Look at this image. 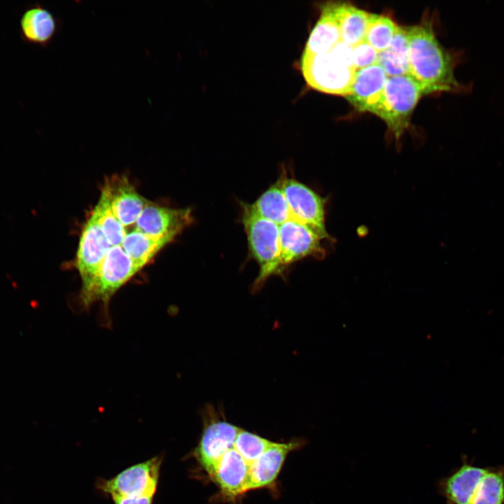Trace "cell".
<instances>
[{
	"instance_id": "cell-1",
	"label": "cell",
	"mask_w": 504,
	"mask_h": 504,
	"mask_svg": "<svg viewBox=\"0 0 504 504\" xmlns=\"http://www.w3.org/2000/svg\"><path fill=\"white\" fill-rule=\"evenodd\" d=\"M409 45V75L423 94L437 92H468L471 84L458 82L454 69L463 52L445 49L429 24L405 28Z\"/></svg>"
},
{
	"instance_id": "cell-2",
	"label": "cell",
	"mask_w": 504,
	"mask_h": 504,
	"mask_svg": "<svg viewBox=\"0 0 504 504\" xmlns=\"http://www.w3.org/2000/svg\"><path fill=\"white\" fill-rule=\"evenodd\" d=\"M421 95V88L410 75L388 77L383 90L368 104L365 112L382 119L398 139L408 128Z\"/></svg>"
},
{
	"instance_id": "cell-3",
	"label": "cell",
	"mask_w": 504,
	"mask_h": 504,
	"mask_svg": "<svg viewBox=\"0 0 504 504\" xmlns=\"http://www.w3.org/2000/svg\"><path fill=\"white\" fill-rule=\"evenodd\" d=\"M241 222L246 234L250 253L259 266L252 284V292L259 291L269 277L280 275L279 225L255 214L250 204H243Z\"/></svg>"
},
{
	"instance_id": "cell-4",
	"label": "cell",
	"mask_w": 504,
	"mask_h": 504,
	"mask_svg": "<svg viewBox=\"0 0 504 504\" xmlns=\"http://www.w3.org/2000/svg\"><path fill=\"white\" fill-rule=\"evenodd\" d=\"M202 433L192 452L195 461L212 479L223 456L233 448L240 428L228 422L220 410L206 404L202 410Z\"/></svg>"
},
{
	"instance_id": "cell-5",
	"label": "cell",
	"mask_w": 504,
	"mask_h": 504,
	"mask_svg": "<svg viewBox=\"0 0 504 504\" xmlns=\"http://www.w3.org/2000/svg\"><path fill=\"white\" fill-rule=\"evenodd\" d=\"M300 67L307 84L312 89L334 95L350 94L356 70L332 52L302 53Z\"/></svg>"
},
{
	"instance_id": "cell-6",
	"label": "cell",
	"mask_w": 504,
	"mask_h": 504,
	"mask_svg": "<svg viewBox=\"0 0 504 504\" xmlns=\"http://www.w3.org/2000/svg\"><path fill=\"white\" fill-rule=\"evenodd\" d=\"M142 268L128 256L121 245L111 246L90 286L81 290L85 307L101 302L106 305L115 293Z\"/></svg>"
},
{
	"instance_id": "cell-7",
	"label": "cell",
	"mask_w": 504,
	"mask_h": 504,
	"mask_svg": "<svg viewBox=\"0 0 504 504\" xmlns=\"http://www.w3.org/2000/svg\"><path fill=\"white\" fill-rule=\"evenodd\" d=\"M161 456L132 465L110 479H99L96 486L111 497L154 496L156 493Z\"/></svg>"
},
{
	"instance_id": "cell-8",
	"label": "cell",
	"mask_w": 504,
	"mask_h": 504,
	"mask_svg": "<svg viewBox=\"0 0 504 504\" xmlns=\"http://www.w3.org/2000/svg\"><path fill=\"white\" fill-rule=\"evenodd\" d=\"M280 275L293 262L307 257L323 258L322 241L328 238L301 222L290 219L279 225Z\"/></svg>"
},
{
	"instance_id": "cell-9",
	"label": "cell",
	"mask_w": 504,
	"mask_h": 504,
	"mask_svg": "<svg viewBox=\"0 0 504 504\" xmlns=\"http://www.w3.org/2000/svg\"><path fill=\"white\" fill-rule=\"evenodd\" d=\"M279 181L293 215L300 222L330 239L326 228V200L294 178L285 176Z\"/></svg>"
},
{
	"instance_id": "cell-10",
	"label": "cell",
	"mask_w": 504,
	"mask_h": 504,
	"mask_svg": "<svg viewBox=\"0 0 504 504\" xmlns=\"http://www.w3.org/2000/svg\"><path fill=\"white\" fill-rule=\"evenodd\" d=\"M192 221L190 208L160 206L150 202L143 209L134 230L156 237L172 240Z\"/></svg>"
},
{
	"instance_id": "cell-11",
	"label": "cell",
	"mask_w": 504,
	"mask_h": 504,
	"mask_svg": "<svg viewBox=\"0 0 504 504\" xmlns=\"http://www.w3.org/2000/svg\"><path fill=\"white\" fill-rule=\"evenodd\" d=\"M110 245L91 214L83 228L76 255V267L82 289L88 288L97 275Z\"/></svg>"
},
{
	"instance_id": "cell-12",
	"label": "cell",
	"mask_w": 504,
	"mask_h": 504,
	"mask_svg": "<svg viewBox=\"0 0 504 504\" xmlns=\"http://www.w3.org/2000/svg\"><path fill=\"white\" fill-rule=\"evenodd\" d=\"M61 24V20L50 9L36 1L22 10L18 33L24 43L46 48L59 32Z\"/></svg>"
},
{
	"instance_id": "cell-13",
	"label": "cell",
	"mask_w": 504,
	"mask_h": 504,
	"mask_svg": "<svg viewBox=\"0 0 504 504\" xmlns=\"http://www.w3.org/2000/svg\"><path fill=\"white\" fill-rule=\"evenodd\" d=\"M102 192L106 195L113 213L124 227L136 223L150 203L125 176H116L106 180Z\"/></svg>"
},
{
	"instance_id": "cell-14",
	"label": "cell",
	"mask_w": 504,
	"mask_h": 504,
	"mask_svg": "<svg viewBox=\"0 0 504 504\" xmlns=\"http://www.w3.org/2000/svg\"><path fill=\"white\" fill-rule=\"evenodd\" d=\"M303 443L301 439H293L288 442H274L249 465L247 491L272 485L277 478L287 456L302 447Z\"/></svg>"
},
{
	"instance_id": "cell-15",
	"label": "cell",
	"mask_w": 504,
	"mask_h": 504,
	"mask_svg": "<svg viewBox=\"0 0 504 504\" xmlns=\"http://www.w3.org/2000/svg\"><path fill=\"white\" fill-rule=\"evenodd\" d=\"M248 470V464L234 448L223 456L211 480L217 484L223 500H234L247 492Z\"/></svg>"
},
{
	"instance_id": "cell-16",
	"label": "cell",
	"mask_w": 504,
	"mask_h": 504,
	"mask_svg": "<svg viewBox=\"0 0 504 504\" xmlns=\"http://www.w3.org/2000/svg\"><path fill=\"white\" fill-rule=\"evenodd\" d=\"M387 75L383 69L375 64L356 71L351 93L345 98L360 112L383 90Z\"/></svg>"
},
{
	"instance_id": "cell-17",
	"label": "cell",
	"mask_w": 504,
	"mask_h": 504,
	"mask_svg": "<svg viewBox=\"0 0 504 504\" xmlns=\"http://www.w3.org/2000/svg\"><path fill=\"white\" fill-rule=\"evenodd\" d=\"M341 41L340 27L330 2L321 6L319 19L308 37L302 53L318 55L330 52Z\"/></svg>"
},
{
	"instance_id": "cell-18",
	"label": "cell",
	"mask_w": 504,
	"mask_h": 504,
	"mask_svg": "<svg viewBox=\"0 0 504 504\" xmlns=\"http://www.w3.org/2000/svg\"><path fill=\"white\" fill-rule=\"evenodd\" d=\"M487 468L464 463L443 482V492L450 504H470Z\"/></svg>"
},
{
	"instance_id": "cell-19",
	"label": "cell",
	"mask_w": 504,
	"mask_h": 504,
	"mask_svg": "<svg viewBox=\"0 0 504 504\" xmlns=\"http://www.w3.org/2000/svg\"><path fill=\"white\" fill-rule=\"evenodd\" d=\"M337 20L341 41L354 47L364 40L370 13L342 2H330Z\"/></svg>"
},
{
	"instance_id": "cell-20",
	"label": "cell",
	"mask_w": 504,
	"mask_h": 504,
	"mask_svg": "<svg viewBox=\"0 0 504 504\" xmlns=\"http://www.w3.org/2000/svg\"><path fill=\"white\" fill-rule=\"evenodd\" d=\"M250 206L255 214L278 225L290 219L298 220L290 211L279 180L262 193Z\"/></svg>"
},
{
	"instance_id": "cell-21",
	"label": "cell",
	"mask_w": 504,
	"mask_h": 504,
	"mask_svg": "<svg viewBox=\"0 0 504 504\" xmlns=\"http://www.w3.org/2000/svg\"><path fill=\"white\" fill-rule=\"evenodd\" d=\"M172 241L170 238H156L132 230L126 234L121 246L133 262L143 268Z\"/></svg>"
},
{
	"instance_id": "cell-22",
	"label": "cell",
	"mask_w": 504,
	"mask_h": 504,
	"mask_svg": "<svg viewBox=\"0 0 504 504\" xmlns=\"http://www.w3.org/2000/svg\"><path fill=\"white\" fill-rule=\"evenodd\" d=\"M110 246L121 245L127 232L112 211L106 195L102 192L92 214Z\"/></svg>"
},
{
	"instance_id": "cell-23",
	"label": "cell",
	"mask_w": 504,
	"mask_h": 504,
	"mask_svg": "<svg viewBox=\"0 0 504 504\" xmlns=\"http://www.w3.org/2000/svg\"><path fill=\"white\" fill-rule=\"evenodd\" d=\"M470 504H504V472L486 469Z\"/></svg>"
},
{
	"instance_id": "cell-24",
	"label": "cell",
	"mask_w": 504,
	"mask_h": 504,
	"mask_svg": "<svg viewBox=\"0 0 504 504\" xmlns=\"http://www.w3.org/2000/svg\"><path fill=\"white\" fill-rule=\"evenodd\" d=\"M398 26L388 17L370 13L364 41L378 52L387 49Z\"/></svg>"
},
{
	"instance_id": "cell-25",
	"label": "cell",
	"mask_w": 504,
	"mask_h": 504,
	"mask_svg": "<svg viewBox=\"0 0 504 504\" xmlns=\"http://www.w3.org/2000/svg\"><path fill=\"white\" fill-rule=\"evenodd\" d=\"M273 443L274 442L241 428L234 441L233 448L250 465Z\"/></svg>"
},
{
	"instance_id": "cell-26",
	"label": "cell",
	"mask_w": 504,
	"mask_h": 504,
	"mask_svg": "<svg viewBox=\"0 0 504 504\" xmlns=\"http://www.w3.org/2000/svg\"><path fill=\"white\" fill-rule=\"evenodd\" d=\"M377 64L388 77L409 75V67L388 48L378 52Z\"/></svg>"
},
{
	"instance_id": "cell-27",
	"label": "cell",
	"mask_w": 504,
	"mask_h": 504,
	"mask_svg": "<svg viewBox=\"0 0 504 504\" xmlns=\"http://www.w3.org/2000/svg\"><path fill=\"white\" fill-rule=\"evenodd\" d=\"M352 52L354 64L356 70L372 66L377 62L378 52L364 41L352 47Z\"/></svg>"
},
{
	"instance_id": "cell-28",
	"label": "cell",
	"mask_w": 504,
	"mask_h": 504,
	"mask_svg": "<svg viewBox=\"0 0 504 504\" xmlns=\"http://www.w3.org/2000/svg\"><path fill=\"white\" fill-rule=\"evenodd\" d=\"M388 49L409 67V45L405 28L398 27Z\"/></svg>"
},
{
	"instance_id": "cell-29",
	"label": "cell",
	"mask_w": 504,
	"mask_h": 504,
	"mask_svg": "<svg viewBox=\"0 0 504 504\" xmlns=\"http://www.w3.org/2000/svg\"><path fill=\"white\" fill-rule=\"evenodd\" d=\"M111 499L114 504H153L154 496L111 497Z\"/></svg>"
}]
</instances>
